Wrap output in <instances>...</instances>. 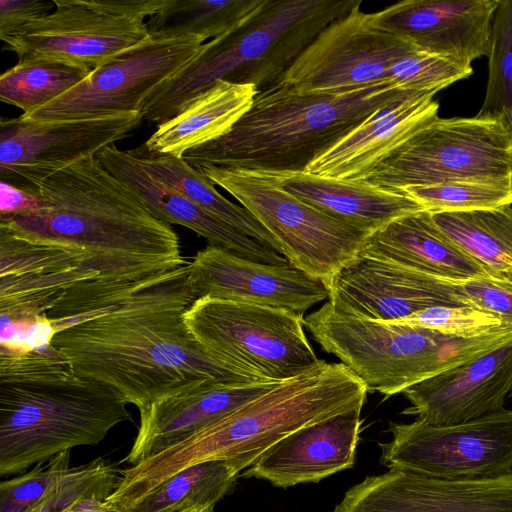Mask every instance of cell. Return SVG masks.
Wrapping results in <instances>:
<instances>
[{"label":"cell","instance_id":"obj_1","mask_svg":"<svg viewBox=\"0 0 512 512\" xmlns=\"http://www.w3.org/2000/svg\"><path fill=\"white\" fill-rule=\"evenodd\" d=\"M197 299L189 262L119 308L55 334L75 373L108 386L139 412L205 382L258 380L211 358L188 330Z\"/></svg>","mask_w":512,"mask_h":512},{"label":"cell","instance_id":"obj_2","mask_svg":"<svg viewBox=\"0 0 512 512\" xmlns=\"http://www.w3.org/2000/svg\"><path fill=\"white\" fill-rule=\"evenodd\" d=\"M36 210L0 215V229L83 255L102 276L135 278L181 267L177 233L96 156L45 179Z\"/></svg>","mask_w":512,"mask_h":512},{"label":"cell","instance_id":"obj_3","mask_svg":"<svg viewBox=\"0 0 512 512\" xmlns=\"http://www.w3.org/2000/svg\"><path fill=\"white\" fill-rule=\"evenodd\" d=\"M367 389L344 364L318 366L282 381L210 426L121 471L116 495L133 507L178 472L225 460L239 475L288 435L358 405Z\"/></svg>","mask_w":512,"mask_h":512},{"label":"cell","instance_id":"obj_4","mask_svg":"<svg viewBox=\"0 0 512 512\" xmlns=\"http://www.w3.org/2000/svg\"><path fill=\"white\" fill-rule=\"evenodd\" d=\"M407 91L388 80L308 94L278 83L258 92L227 134L189 150L183 159L193 167L305 171L319 154Z\"/></svg>","mask_w":512,"mask_h":512},{"label":"cell","instance_id":"obj_5","mask_svg":"<svg viewBox=\"0 0 512 512\" xmlns=\"http://www.w3.org/2000/svg\"><path fill=\"white\" fill-rule=\"evenodd\" d=\"M361 0H265L236 30L204 43L200 53L148 99L143 120L159 125L220 80L263 91L286 71L332 22Z\"/></svg>","mask_w":512,"mask_h":512},{"label":"cell","instance_id":"obj_6","mask_svg":"<svg viewBox=\"0 0 512 512\" xmlns=\"http://www.w3.org/2000/svg\"><path fill=\"white\" fill-rule=\"evenodd\" d=\"M324 351L385 397L455 368L512 338V328L457 338L425 327L347 314L327 301L304 318Z\"/></svg>","mask_w":512,"mask_h":512},{"label":"cell","instance_id":"obj_7","mask_svg":"<svg viewBox=\"0 0 512 512\" xmlns=\"http://www.w3.org/2000/svg\"><path fill=\"white\" fill-rule=\"evenodd\" d=\"M126 400L76 373L0 383V475L20 473L55 455L101 442L130 419Z\"/></svg>","mask_w":512,"mask_h":512},{"label":"cell","instance_id":"obj_8","mask_svg":"<svg viewBox=\"0 0 512 512\" xmlns=\"http://www.w3.org/2000/svg\"><path fill=\"white\" fill-rule=\"evenodd\" d=\"M304 314L284 308L197 298L185 324L214 360L258 380L285 381L320 364L304 331Z\"/></svg>","mask_w":512,"mask_h":512},{"label":"cell","instance_id":"obj_9","mask_svg":"<svg viewBox=\"0 0 512 512\" xmlns=\"http://www.w3.org/2000/svg\"><path fill=\"white\" fill-rule=\"evenodd\" d=\"M195 168L271 234L291 265L322 281L327 289L371 236L302 201L267 174L213 165Z\"/></svg>","mask_w":512,"mask_h":512},{"label":"cell","instance_id":"obj_10","mask_svg":"<svg viewBox=\"0 0 512 512\" xmlns=\"http://www.w3.org/2000/svg\"><path fill=\"white\" fill-rule=\"evenodd\" d=\"M512 130L500 117H436L366 178L403 191L410 186L510 178Z\"/></svg>","mask_w":512,"mask_h":512},{"label":"cell","instance_id":"obj_11","mask_svg":"<svg viewBox=\"0 0 512 512\" xmlns=\"http://www.w3.org/2000/svg\"><path fill=\"white\" fill-rule=\"evenodd\" d=\"M168 0H53L54 10L0 38L18 60L44 58L94 70L150 36L147 17Z\"/></svg>","mask_w":512,"mask_h":512},{"label":"cell","instance_id":"obj_12","mask_svg":"<svg viewBox=\"0 0 512 512\" xmlns=\"http://www.w3.org/2000/svg\"><path fill=\"white\" fill-rule=\"evenodd\" d=\"M205 40L192 34L150 35L94 69L60 97L20 116L50 122L142 114L150 96L200 53Z\"/></svg>","mask_w":512,"mask_h":512},{"label":"cell","instance_id":"obj_13","mask_svg":"<svg viewBox=\"0 0 512 512\" xmlns=\"http://www.w3.org/2000/svg\"><path fill=\"white\" fill-rule=\"evenodd\" d=\"M389 431L379 444L389 469L451 480L512 474V409L449 425L390 422Z\"/></svg>","mask_w":512,"mask_h":512},{"label":"cell","instance_id":"obj_14","mask_svg":"<svg viewBox=\"0 0 512 512\" xmlns=\"http://www.w3.org/2000/svg\"><path fill=\"white\" fill-rule=\"evenodd\" d=\"M354 7L326 27L286 71L280 84L298 93L353 89L387 80L388 71L417 46L375 28Z\"/></svg>","mask_w":512,"mask_h":512},{"label":"cell","instance_id":"obj_15","mask_svg":"<svg viewBox=\"0 0 512 512\" xmlns=\"http://www.w3.org/2000/svg\"><path fill=\"white\" fill-rule=\"evenodd\" d=\"M142 120L141 113L50 122L2 119L1 181L34 192L51 175L127 137Z\"/></svg>","mask_w":512,"mask_h":512},{"label":"cell","instance_id":"obj_16","mask_svg":"<svg viewBox=\"0 0 512 512\" xmlns=\"http://www.w3.org/2000/svg\"><path fill=\"white\" fill-rule=\"evenodd\" d=\"M328 293L339 311L385 322L435 306L473 307L460 282L362 254L335 275Z\"/></svg>","mask_w":512,"mask_h":512},{"label":"cell","instance_id":"obj_17","mask_svg":"<svg viewBox=\"0 0 512 512\" xmlns=\"http://www.w3.org/2000/svg\"><path fill=\"white\" fill-rule=\"evenodd\" d=\"M332 512H512V474L451 480L389 469L351 487Z\"/></svg>","mask_w":512,"mask_h":512},{"label":"cell","instance_id":"obj_18","mask_svg":"<svg viewBox=\"0 0 512 512\" xmlns=\"http://www.w3.org/2000/svg\"><path fill=\"white\" fill-rule=\"evenodd\" d=\"M499 0H404L371 13L375 28L462 66L488 56Z\"/></svg>","mask_w":512,"mask_h":512},{"label":"cell","instance_id":"obj_19","mask_svg":"<svg viewBox=\"0 0 512 512\" xmlns=\"http://www.w3.org/2000/svg\"><path fill=\"white\" fill-rule=\"evenodd\" d=\"M189 264L197 298L252 303L304 314L329 295L322 281L291 264L260 263L211 245L198 251Z\"/></svg>","mask_w":512,"mask_h":512},{"label":"cell","instance_id":"obj_20","mask_svg":"<svg viewBox=\"0 0 512 512\" xmlns=\"http://www.w3.org/2000/svg\"><path fill=\"white\" fill-rule=\"evenodd\" d=\"M512 388V338L403 391L405 415L432 424L466 422L504 408Z\"/></svg>","mask_w":512,"mask_h":512},{"label":"cell","instance_id":"obj_21","mask_svg":"<svg viewBox=\"0 0 512 512\" xmlns=\"http://www.w3.org/2000/svg\"><path fill=\"white\" fill-rule=\"evenodd\" d=\"M436 93L407 91L319 154L305 172L338 180H366L381 163L438 116Z\"/></svg>","mask_w":512,"mask_h":512},{"label":"cell","instance_id":"obj_22","mask_svg":"<svg viewBox=\"0 0 512 512\" xmlns=\"http://www.w3.org/2000/svg\"><path fill=\"white\" fill-rule=\"evenodd\" d=\"M362 408L355 406L288 435L240 476L288 488L353 467Z\"/></svg>","mask_w":512,"mask_h":512},{"label":"cell","instance_id":"obj_23","mask_svg":"<svg viewBox=\"0 0 512 512\" xmlns=\"http://www.w3.org/2000/svg\"><path fill=\"white\" fill-rule=\"evenodd\" d=\"M102 165L128 186L159 220L191 229L209 245L225 249L252 261L284 266L290 264L281 253L243 234L201 208L148 173L130 150L115 144L96 155Z\"/></svg>","mask_w":512,"mask_h":512},{"label":"cell","instance_id":"obj_24","mask_svg":"<svg viewBox=\"0 0 512 512\" xmlns=\"http://www.w3.org/2000/svg\"><path fill=\"white\" fill-rule=\"evenodd\" d=\"M282 381L205 382L160 399L140 412L131 465L184 440L222 419Z\"/></svg>","mask_w":512,"mask_h":512},{"label":"cell","instance_id":"obj_25","mask_svg":"<svg viewBox=\"0 0 512 512\" xmlns=\"http://www.w3.org/2000/svg\"><path fill=\"white\" fill-rule=\"evenodd\" d=\"M261 173L302 201L369 235L394 220L425 210L405 191L368 180H338L305 171Z\"/></svg>","mask_w":512,"mask_h":512},{"label":"cell","instance_id":"obj_26","mask_svg":"<svg viewBox=\"0 0 512 512\" xmlns=\"http://www.w3.org/2000/svg\"><path fill=\"white\" fill-rule=\"evenodd\" d=\"M360 254L452 282L491 277L437 226L432 213L426 210L394 220L375 232Z\"/></svg>","mask_w":512,"mask_h":512},{"label":"cell","instance_id":"obj_27","mask_svg":"<svg viewBox=\"0 0 512 512\" xmlns=\"http://www.w3.org/2000/svg\"><path fill=\"white\" fill-rule=\"evenodd\" d=\"M253 84L220 80L157 129L142 145L152 155L183 158L189 150L227 134L251 107Z\"/></svg>","mask_w":512,"mask_h":512},{"label":"cell","instance_id":"obj_28","mask_svg":"<svg viewBox=\"0 0 512 512\" xmlns=\"http://www.w3.org/2000/svg\"><path fill=\"white\" fill-rule=\"evenodd\" d=\"M131 151L155 179L243 234L281 253L271 234L243 206L221 195L213 182L183 158L169 154L152 155L142 145Z\"/></svg>","mask_w":512,"mask_h":512},{"label":"cell","instance_id":"obj_29","mask_svg":"<svg viewBox=\"0 0 512 512\" xmlns=\"http://www.w3.org/2000/svg\"><path fill=\"white\" fill-rule=\"evenodd\" d=\"M432 218L491 277L512 283V205L432 213Z\"/></svg>","mask_w":512,"mask_h":512},{"label":"cell","instance_id":"obj_30","mask_svg":"<svg viewBox=\"0 0 512 512\" xmlns=\"http://www.w3.org/2000/svg\"><path fill=\"white\" fill-rule=\"evenodd\" d=\"M238 473L225 460L190 466L153 489L129 512H194L214 510L232 489Z\"/></svg>","mask_w":512,"mask_h":512},{"label":"cell","instance_id":"obj_31","mask_svg":"<svg viewBox=\"0 0 512 512\" xmlns=\"http://www.w3.org/2000/svg\"><path fill=\"white\" fill-rule=\"evenodd\" d=\"M265 0H168L148 21L150 35L218 38L243 25Z\"/></svg>","mask_w":512,"mask_h":512},{"label":"cell","instance_id":"obj_32","mask_svg":"<svg viewBox=\"0 0 512 512\" xmlns=\"http://www.w3.org/2000/svg\"><path fill=\"white\" fill-rule=\"evenodd\" d=\"M170 271L135 278L101 277L78 282L60 295L46 316L58 333L119 308L162 281Z\"/></svg>","mask_w":512,"mask_h":512},{"label":"cell","instance_id":"obj_33","mask_svg":"<svg viewBox=\"0 0 512 512\" xmlns=\"http://www.w3.org/2000/svg\"><path fill=\"white\" fill-rule=\"evenodd\" d=\"M92 70L44 58L18 60L0 77V99L28 114L60 97Z\"/></svg>","mask_w":512,"mask_h":512},{"label":"cell","instance_id":"obj_34","mask_svg":"<svg viewBox=\"0 0 512 512\" xmlns=\"http://www.w3.org/2000/svg\"><path fill=\"white\" fill-rule=\"evenodd\" d=\"M487 57L486 92L478 114L500 117L512 130V0H499Z\"/></svg>","mask_w":512,"mask_h":512},{"label":"cell","instance_id":"obj_35","mask_svg":"<svg viewBox=\"0 0 512 512\" xmlns=\"http://www.w3.org/2000/svg\"><path fill=\"white\" fill-rule=\"evenodd\" d=\"M431 213L468 212L512 205L510 178L500 181L466 180L405 188Z\"/></svg>","mask_w":512,"mask_h":512},{"label":"cell","instance_id":"obj_36","mask_svg":"<svg viewBox=\"0 0 512 512\" xmlns=\"http://www.w3.org/2000/svg\"><path fill=\"white\" fill-rule=\"evenodd\" d=\"M120 472L103 457L70 467L33 512H70L84 500L93 497L105 500L117 486Z\"/></svg>","mask_w":512,"mask_h":512},{"label":"cell","instance_id":"obj_37","mask_svg":"<svg viewBox=\"0 0 512 512\" xmlns=\"http://www.w3.org/2000/svg\"><path fill=\"white\" fill-rule=\"evenodd\" d=\"M80 266L92 268L75 251L28 242L0 229V277L58 272Z\"/></svg>","mask_w":512,"mask_h":512},{"label":"cell","instance_id":"obj_38","mask_svg":"<svg viewBox=\"0 0 512 512\" xmlns=\"http://www.w3.org/2000/svg\"><path fill=\"white\" fill-rule=\"evenodd\" d=\"M472 73V67L416 47L392 65L387 80L404 90L439 92Z\"/></svg>","mask_w":512,"mask_h":512},{"label":"cell","instance_id":"obj_39","mask_svg":"<svg viewBox=\"0 0 512 512\" xmlns=\"http://www.w3.org/2000/svg\"><path fill=\"white\" fill-rule=\"evenodd\" d=\"M70 450L36 464L32 470L0 483V512H33L69 470Z\"/></svg>","mask_w":512,"mask_h":512},{"label":"cell","instance_id":"obj_40","mask_svg":"<svg viewBox=\"0 0 512 512\" xmlns=\"http://www.w3.org/2000/svg\"><path fill=\"white\" fill-rule=\"evenodd\" d=\"M397 322L425 327L457 338H475L512 328V325L490 312L466 306L430 307Z\"/></svg>","mask_w":512,"mask_h":512},{"label":"cell","instance_id":"obj_41","mask_svg":"<svg viewBox=\"0 0 512 512\" xmlns=\"http://www.w3.org/2000/svg\"><path fill=\"white\" fill-rule=\"evenodd\" d=\"M74 373L70 361L52 343L31 351L0 345V383L45 380Z\"/></svg>","mask_w":512,"mask_h":512},{"label":"cell","instance_id":"obj_42","mask_svg":"<svg viewBox=\"0 0 512 512\" xmlns=\"http://www.w3.org/2000/svg\"><path fill=\"white\" fill-rule=\"evenodd\" d=\"M460 287L473 307L512 325V283L493 277H477L460 282Z\"/></svg>","mask_w":512,"mask_h":512},{"label":"cell","instance_id":"obj_43","mask_svg":"<svg viewBox=\"0 0 512 512\" xmlns=\"http://www.w3.org/2000/svg\"><path fill=\"white\" fill-rule=\"evenodd\" d=\"M55 8L53 1L1 0L0 38L27 24L50 14Z\"/></svg>","mask_w":512,"mask_h":512},{"label":"cell","instance_id":"obj_44","mask_svg":"<svg viewBox=\"0 0 512 512\" xmlns=\"http://www.w3.org/2000/svg\"><path fill=\"white\" fill-rule=\"evenodd\" d=\"M0 184V215L30 212L38 208L39 199L35 193L25 191L4 181H1Z\"/></svg>","mask_w":512,"mask_h":512},{"label":"cell","instance_id":"obj_45","mask_svg":"<svg viewBox=\"0 0 512 512\" xmlns=\"http://www.w3.org/2000/svg\"><path fill=\"white\" fill-rule=\"evenodd\" d=\"M70 512H118L105 500L93 497L80 502Z\"/></svg>","mask_w":512,"mask_h":512},{"label":"cell","instance_id":"obj_46","mask_svg":"<svg viewBox=\"0 0 512 512\" xmlns=\"http://www.w3.org/2000/svg\"><path fill=\"white\" fill-rule=\"evenodd\" d=\"M510 185H511V190H512V170H511V174H510Z\"/></svg>","mask_w":512,"mask_h":512},{"label":"cell","instance_id":"obj_47","mask_svg":"<svg viewBox=\"0 0 512 512\" xmlns=\"http://www.w3.org/2000/svg\"><path fill=\"white\" fill-rule=\"evenodd\" d=\"M194 512H214V510L194 511Z\"/></svg>","mask_w":512,"mask_h":512},{"label":"cell","instance_id":"obj_48","mask_svg":"<svg viewBox=\"0 0 512 512\" xmlns=\"http://www.w3.org/2000/svg\"><path fill=\"white\" fill-rule=\"evenodd\" d=\"M509 397H512V388H511V391L509 393Z\"/></svg>","mask_w":512,"mask_h":512}]
</instances>
